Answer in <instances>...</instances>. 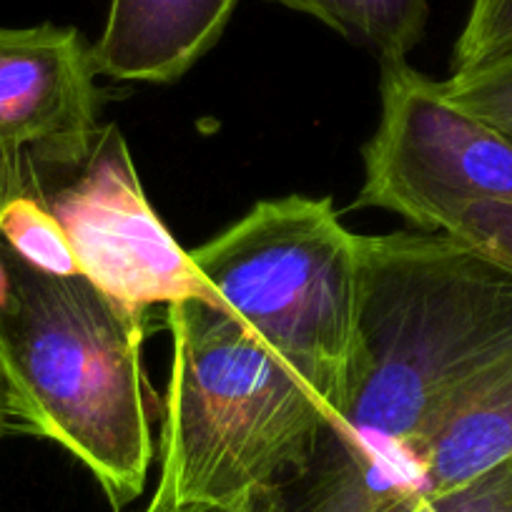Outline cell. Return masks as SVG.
I'll return each instance as SVG.
<instances>
[{
	"mask_svg": "<svg viewBox=\"0 0 512 512\" xmlns=\"http://www.w3.org/2000/svg\"><path fill=\"white\" fill-rule=\"evenodd\" d=\"M510 354V269L452 234H359L349 390L322 445L379 452L417 480L427 437Z\"/></svg>",
	"mask_w": 512,
	"mask_h": 512,
	"instance_id": "1",
	"label": "cell"
},
{
	"mask_svg": "<svg viewBox=\"0 0 512 512\" xmlns=\"http://www.w3.org/2000/svg\"><path fill=\"white\" fill-rule=\"evenodd\" d=\"M3 259L8 422L71 452L121 510L144 492L154 457L141 359L146 312L116 302L83 274L41 272L6 244Z\"/></svg>",
	"mask_w": 512,
	"mask_h": 512,
	"instance_id": "2",
	"label": "cell"
},
{
	"mask_svg": "<svg viewBox=\"0 0 512 512\" xmlns=\"http://www.w3.org/2000/svg\"><path fill=\"white\" fill-rule=\"evenodd\" d=\"M166 327L171 367L154 497L244 505L304 475L332 425L317 392L219 302L169 304Z\"/></svg>",
	"mask_w": 512,
	"mask_h": 512,
	"instance_id": "3",
	"label": "cell"
},
{
	"mask_svg": "<svg viewBox=\"0 0 512 512\" xmlns=\"http://www.w3.org/2000/svg\"><path fill=\"white\" fill-rule=\"evenodd\" d=\"M189 254L216 302L317 392L334 422L357 337L359 234L332 199L259 201Z\"/></svg>",
	"mask_w": 512,
	"mask_h": 512,
	"instance_id": "4",
	"label": "cell"
},
{
	"mask_svg": "<svg viewBox=\"0 0 512 512\" xmlns=\"http://www.w3.org/2000/svg\"><path fill=\"white\" fill-rule=\"evenodd\" d=\"M362 161L354 206L392 211L417 231L447 234L472 206L512 204V141L407 61L382 63L379 121Z\"/></svg>",
	"mask_w": 512,
	"mask_h": 512,
	"instance_id": "5",
	"label": "cell"
},
{
	"mask_svg": "<svg viewBox=\"0 0 512 512\" xmlns=\"http://www.w3.org/2000/svg\"><path fill=\"white\" fill-rule=\"evenodd\" d=\"M31 196L61 224L83 277L116 302L139 312L186 299L216 302L151 206L116 123L101 126L83 164L38 184Z\"/></svg>",
	"mask_w": 512,
	"mask_h": 512,
	"instance_id": "6",
	"label": "cell"
},
{
	"mask_svg": "<svg viewBox=\"0 0 512 512\" xmlns=\"http://www.w3.org/2000/svg\"><path fill=\"white\" fill-rule=\"evenodd\" d=\"M78 28L0 26V206L91 154L101 93Z\"/></svg>",
	"mask_w": 512,
	"mask_h": 512,
	"instance_id": "7",
	"label": "cell"
},
{
	"mask_svg": "<svg viewBox=\"0 0 512 512\" xmlns=\"http://www.w3.org/2000/svg\"><path fill=\"white\" fill-rule=\"evenodd\" d=\"M239 0H111L93 46L98 76L174 83L224 36Z\"/></svg>",
	"mask_w": 512,
	"mask_h": 512,
	"instance_id": "8",
	"label": "cell"
},
{
	"mask_svg": "<svg viewBox=\"0 0 512 512\" xmlns=\"http://www.w3.org/2000/svg\"><path fill=\"white\" fill-rule=\"evenodd\" d=\"M512 460V354L482 374L450 407L417 455L427 495L467 485Z\"/></svg>",
	"mask_w": 512,
	"mask_h": 512,
	"instance_id": "9",
	"label": "cell"
},
{
	"mask_svg": "<svg viewBox=\"0 0 512 512\" xmlns=\"http://www.w3.org/2000/svg\"><path fill=\"white\" fill-rule=\"evenodd\" d=\"M302 495L284 505L274 492L277 512H400L420 485L400 462L372 450L319 447Z\"/></svg>",
	"mask_w": 512,
	"mask_h": 512,
	"instance_id": "10",
	"label": "cell"
},
{
	"mask_svg": "<svg viewBox=\"0 0 512 512\" xmlns=\"http://www.w3.org/2000/svg\"><path fill=\"white\" fill-rule=\"evenodd\" d=\"M289 11L317 18L354 46L384 61H407L420 46L430 0H269Z\"/></svg>",
	"mask_w": 512,
	"mask_h": 512,
	"instance_id": "11",
	"label": "cell"
},
{
	"mask_svg": "<svg viewBox=\"0 0 512 512\" xmlns=\"http://www.w3.org/2000/svg\"><path fill=\"white\" fill-rule=\"evenodd\" d=\"M0 239L13 254L41 272L58 277L81 274L61 224L36 196H21L0 206Z\"/></svg>",
	"mask_w": 512,
	"mask_h": 512,
	"instance_id": "12",
	"label": "cell"
},
{
	"mask_svg": "<svg viewBox=\"0 0 512 512\" xmlns=\"http://www.w3.org/2000/svg\"><path fill=\"white\" fill-rule=\"evenodd\" d=\"M442 91L455 106L482 118L512 141V56L475 71L450 73Z\"/></svg>",
	"mask_w": 512,
	"mask_h": 512,
	"instance_id": "13",
	"label": "cell"
},
{
	"mask_svg": "<svg viewBox=\"0 0 512 512\" xmlns=\"http://www.w3.org/2000/svg\"><path fill=\"white\" fill-rule=\"evenodd\" d=\"M512 56V0H472L452 51V73L475 71Z\"/></svg>",
	"mask_w": 512,
	"mask_h": 512,
	"instance_id": "14",
	"label": "cell"
},
{
	"mask_svg": "<svg viewBox=\"0 0 512 512\" xmlns=\"http://www.w3.org/2000/svg\"><path fill=\"white\" fill-rule=\"evenodd\" d=\"M400 512H512V460L450 492H420Z\"/></svg>",
	"mask_w": 512,
	"mask_h": 512,
	"instance_id": "15",
	"label": "cell"
},
{
	"mask_svg": "<svg viewBox=\"0 0 512 512\" xmlns=\"http://www.w3.org/2000/svg\"><path fill=\"white\" fill-rule=\"evenodd\" d=\"M447 234L467 241L512 272V204H477Z\"/></svg>",
	"mask_w": 512,
	"mask_h": 512,
	"instance_id": "16",
	"label": "cell"
},
{
	"mask_svg": "<svg viewBox=\"0 0 512 512\" xmlns=\"http://www.w3.org/2000/svg\"><path fill=\"white\" fill-rule=\"evenodd\" d=\"M144 512H277V500L269 495L262 500L244 502V505H216V502H166L151 497Z\"/></svg>",
	"mask_w": 512,
	"mask_h": 512,
	"instance_id": "17",
	"label": "cell"
},
{
	"mask_svg": "<svg viewBox=\"0 0 512 512\" xmlns=\"http://www.w3.org/2000/svg\"><path fill=\"white\" fill-rule=\"evenodd\" d=\"M8 425V392H6V379L0 372V432L6 430Z\"/></svg>",
	"mask_w": 512,
	"mask_h": 512,
	"instance_id": "18",
	"label": "cell"
}]
</instances>
